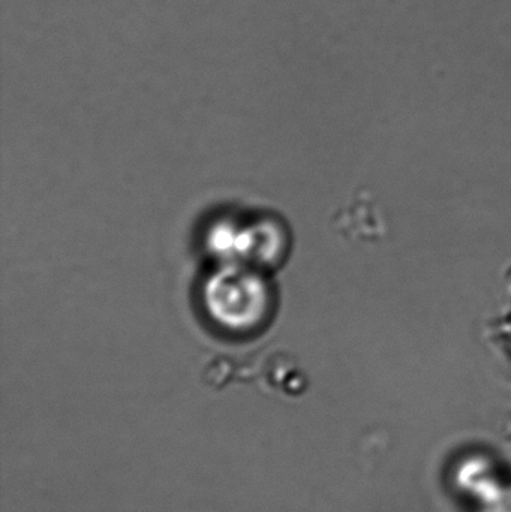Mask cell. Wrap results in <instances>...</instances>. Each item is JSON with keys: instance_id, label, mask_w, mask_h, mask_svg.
I'll return each instance as SVG.
<instances>
[]
</instances>
